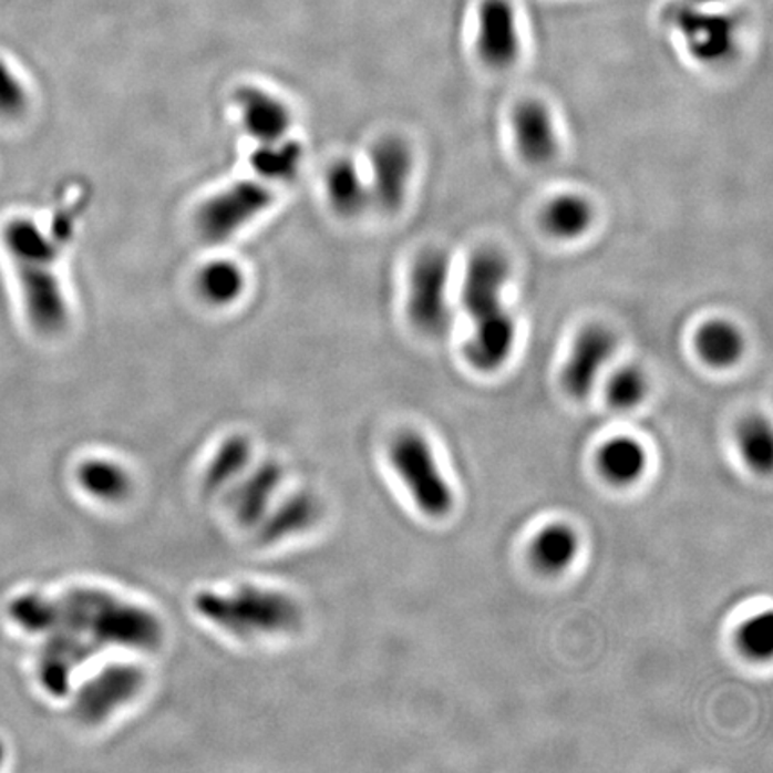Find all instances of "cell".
Listing matches in <instances>:
<instances>
[{
    "mask_svg": "<svg viewBox=\"0 0 773 773\" xmlns=\"http://www.w3.org/2000/svg\"><path fill=\"white\" fill-rule=\"evenodd\" d=\"M2 243L17 269L28 321L42 336H58L65 330L71 316L54 269L60 244L25 217L6 224Z\"/></svg>",
    "mask_w": 773,
    "mask_h": 773,
    "instance_id": "6da1fadb",
    "label": "cell"
},
{
    "mask_svg": "<svg viewBox=\"0 0 773 773\" xmlns=\"http://www.w3.org/2000/svg\"><path fill=\"white\" fill-rule=\"evenodd\" d=\"M453 258L443 247H426L409 272L406 316L424 336L439 337L452 322Z\"/></svg>",
    "mask_w": 773,
    "mask_h": 773,
    "instance_id": "7a4b0ae2",
    "label": "cell"
},
{
    "mask_svg": "<svg viewBox=\"0 0 773 773\" xmlns=\"http://www.w3.org/2000/svg\"><path fill=\"white\" fill-rule=\"evenodd\" d=\"M275 196L267 185L237 182L200 205L196 215L197 231L208 243H223L237 235L272 205Z\"/></svg>",
    "mask_w": 773,
    "mask_h": 773,
    "instance_id": "3957f363",
    "label": "cell"
},
{
    "mask_svg": "<svg viewBox=\"0 0 773 773\" xmlns=\"http://www.w3.org/2000/svg\"><path fill=\"white\" fill-rule=\"evenodd\" d=\"M392 462L423 513L443 517L452 511V489L439 471L434 453L421 435H400L392 447Z\"/></svg>",
    "mask_w": 773,
    "mask_h": 773,
    "instance_id": "277c9868",
    "label": "cell"
},
{
    "mask_svg": "<svg viewBox=\"0 0 773 773\" xmlns=\"http://www.w3.org/2000/svg\"><path fill=\"white\" fill-rule=\"evenodd\" d=\"M369 164L371 205L386 214H396L405 205L414 177L415 156L412 145L400 135L382 136L371 147Z\"/></svg>",
    "mask_w": 773,
    "mask_h": 773,
    "instance_id": "5b68a950",
    "label": "cell"
},
{
    "mask_svg": "<svg viewBox=\"0 0 773 773\" xmlns=\"http://www.w3.org/2000/svg\"><path fill=\"white\" fill-rule=\"evenodd\" d=\"M513 267L496 247H481L467 258L461 280V303L470 319L505 308Z\"/></svg>",
    "mask_w": 773,
    "mask_h": 773,
    "instance_id": "8992f818",
    "label": "cell"
},
{
    "mask_svg": "<svg viewBox=\"0 0 773 773\" xmlns=\"http://www.w3.org/2000/svg\"><path fill=\"white\" fill-rule=\"evenodd\" d=\"M616 348L618 339L612 328L604 322L586 324L575 337L568 360L564 363L560 374L564 391L577 400L589 396Z\"/></svg>",
    "mask_w": 773,
    "mask_h": 773,
    "instance_id": "52a82bcc",
    "label": "cell"
},
{
    "mask_svg": "<svg viewBox=\"0 0 773 773\" xmlns=\"http://www.w3.org/2000/svg\"><path fill=\"white\" fill-rule=\"evenodd\" d=\"M476 52L493 71H505L519 60L522 33L511 0H482L478 8Z\"/></svg>",
    "mask_w": 773,
    "mask_h": 773,
    "instance_id": "ba28073f",
    "label": "cell"
},
{
    "mask_svg": "<svg viewBox=\"0 0 773 773\" xmlns=\"http://www.w3.org/2000/svg\"><path fill=\"white\" fill-rule=\"evenodd\" d=\"M514 147L523 162L543 167L559 154L560 141L552 107L540 99H525L511 113Z\"/></svg>",
    "mask_w": 773,
    "mask_h": 773,
    "instance_id": "9c48e42d",
    "label": "cell"
},
{
    "mask_svg": "<svg viewBox=\"0 0 773 773\" xmlns=\"http://www.w3.org/2000/svg\"><path fill=\"white\" fill-rule=\"evenodd\" d=\"M470 321V336L464 342L466 360L482 373H493L514 353L517 340L516 317L505 307Z\"/></svg>",
    "mask_w": 773,
    "mask_h": 773,
    "instance_id": "30bf717a",
    "label": "cell"
},
{
    "mask_svg": "<svg viewBox=\"0 0 773 773\" xmlns=\"http://www.w3.org/2000/svg\"><path fill=\"white\" fill-rule=\"evenodd\" d=\"M244 127L258 144L284 141L292 126V113L280 97L258 86H243L235 94Z\"/></svg>",
    "mask_w": 773,
    "mask_h": 773,
    "instance_id": "8fae6325",
    "label": "cell"
},
{
    "mask_svg": "<svg viewBox=\"0 0 773 773\" xmlns=\"http://www.w3.org/2000/svg\"><path fill=\"white\" fill-rule=\"evenodd\" d=\"M597 208L580 192H560L546 200L539 212L540 229L559 243H575L591 231Z\"/></svg>",
    "mask_w": 773,
    "mask_h": 773,
    "instance_id": "7c38bea8",
    "label": "cell"
},
{
    "mask_svg": "<svg viewBox=\"0 0 773 773\" xmlns=\"http://www.w3.org/2000/svg\"><path fill=\"white\" fill-rule=\"evenodd\" d=\"M693 346L709 368H734L746 351L745 331L729 317H711L694 331Z\"/></svg>",
    "mask_w": 773,
    "mask_h": 773,
    "instance_id": "4fadbf2b",
    "label": "cell"
},
{
    "mask_svg": "<svg viewBox=\"0 0 773 773\" xmlns=\"http://www.w3.org/2000/svg\"><path fill=\"white\" fill-rule=\"evenodd\" d=\"M327 192L333 210L344 217H357L371 205L369 179L350 158L337 159L328 168Z\"/></svg>",
    "mask_w": 773,
    "mask_h": 773,
    "instance_id": "5bb4252c",
    "label": "cell"
},
{
    "mask_svg": "<svg viewBox=\"0 0 773 773\" xmlns=\"http://www.w3.org/2000/svg\"><path fill=\"white\" fill-rule=\"evenodd\" d=\"M598 466L610 482L632 484L643 475L647 467V453L636 439H610L598 453Z\"/></svg>",
    "mask_w": 773,
    "mask_h": 773,
    "instance_id": "9a60e30c",
    "label": "cell"
},
{
    "mask_svg": "<svg viewBox=\"0 0 773 773\" xmlns=\"http://www.w3.org/2000/svg\"><path fill=\"white\" fill-rule=\"evenodd\" d=\"M246 289L244 270L231 260H214L197 275L200 298L215 307H226L237 301Z\"/></svg>",
    "mask_w": 773,
    "mask_h": 773,
    "instance_id": "2e32d148",
    "label": "cell"
},
{
    "mask_svg": "<svg viewBox=\"0 0 773 773\" xmlns=\"http://www.w3.org/2000/svg\"><path fill=\"white\" fill-rule=\"evenodd\" d=\"M578 552V537L566 525L543 528L532 543V560L540 571L559 574L574 563Z\"/></svg>",
    "mask_w": 773,
    "mask_h": 773,
    "instance_id": "e0dca14e",
    "label": "cell"
},
{
    "mask_svg": "<svg viewBox=\"0 0 773 773\" xmlns=\"http://www.w3.org/2000/svg\"><path fill=\"white\" fill-rule=\"evenodd\" d=\"M249 164L267 182H292L303 164V145L285 138L272 144H258Z\"/></svg>",
    "mask_w": 773,
    "mask_h": 773,
    "instance_id": "ac0fdd59",
    "label": "cell"
},
{
    "mask_svg": "<svg viewBox=\"0 0 773 773\" xmlns=\"http://www.w3.org/2000/svg\"><path fill=\"white\" fill-rule=\"evenodd\" d=\"M738 444L746 464L761 475H769L773 466V435L769 421L757 415L743 421L738 430Z\"/></svg>",
    "mask_w": 773,
    "mask_h": 773,
    "instance_id": "d6986e66",
    "label": "cell"
},
{
    "mask_svg": "<svg viewBox=\"0 0 773 773\" xmlns=\"http://www.w3.org/2000/svg\"><path fill=\"white\" fill-rule=\"evenodd\" d=\"M647 374L636 365H623L616 369L607 380L606 394L610 406L629 411L638 406L647 398Z\"/></svg>",
    "mask_w": 773,
    "mask_h": 773,
    "instance_id": "ffe728a7",
    "label": "cell"
},
{
    "mask_svg": "<svg viewBox=\"0 0 773 773\" xmlns=\"http://www.w3.org/2000/svg\"><path fill=\"white\" fill-rule=\"evenodd\" d=\"M738 645L752 659H769L773 652V618L772 612H761L741 625L738 632Z\"/></svg>",
    "mask_w": 773,
    "mask_h": 773,
    "instance_id": "44dd1931",
    "label": "cell"
},
{
    "mask_svg": "<svg viewBox=\"0 0 773 773\" xmlns=\"http://www.w3.org/2000/svg\"><path fill=\"white\" fill-rule=\"evenodd\" d=\"M29 107V94L19 75L0 58V118L17 121Z\"/></svg>",
    "mask_w": 773,
    "mask_h": 773,
    "instance_id": "7402d4cb",
    "label": "cell"
},
{
    "mask_svg": "<svg viewBox=\"0 0 773 773\" xmlns=\"http://www.w3.org/2000/svg\"><path fill=\"white\" fill-rule=\"evenodd\" d=\"M11 616L25 629L38 632V630L51 627L52 621H54V607L40 598H20L11 606Z\"/></svg>",
    "mask_w": 773,
    "mask_h": 773,
    "instance_id": "603a6c76",
    "label": "cell"
},
{
    "mask_svg": "<svg viewBox=\"0 0 773 773\" xmlns=\"http://www.w3.org/2000/svg\"><path fill=\"white\" fill-rule=\"evenodd\" d=\"M2 760H4V746L0 743V764H2Z\"/></svg>",
    "mask_w": 773,
    "mask_h": 773,
    "instance_id": "cb8c5ba5",
    "label": "cell"
}]
</instances>
